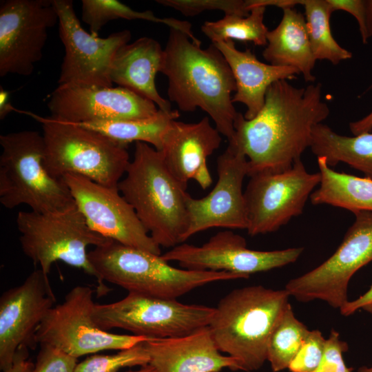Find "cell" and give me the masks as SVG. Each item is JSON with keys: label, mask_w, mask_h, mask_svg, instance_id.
Segmentation results:
<instances>
[{"label": "cell", "mask_w": 372, "mask_h": 372, "mask_svg": "<svg viewBox=\"0 0 372 372\" xmlns=\"http://www.w3.org/2000/svg\"><path fill=\"white\" fill-rule=\"evenodd\" d=\"M329 114L320 83L298 88L287 80L278 81L268 88L265 104L254 118L247 120L237 113L228 145L247 157L248 176L281 172L301 159L310 147L313 127Z\"/></svg>", "instance_id": "1"}, {"label": "cell", "mask_w": 372, "mask_h": 372, "mask_svg": "<svg viewBox=\"0 0 372 372\" xmlns=\"http://www.w3.org/2000/svg\"><path fill=\"white\" fill-rule=\"evenodd\" d=\"M185 33L169 28L161 72L168 79L167 95L180 110L205 112L229 141L238 112L232 101L236 81L222 53L212 43L201 48Z\"/></svg>", "instance_id": "2"}, {"label": "cell", "mask_w": 372, "mask_h": 372, "mask_svg": "<svg viewBox=\"0 0 372 372\" xmlns=\"http://www.w3.org/2000/svg\"><path fill=\"white\" fill-rule=\"evenodd\" d=\"M125 174L117 188L154 241L166 248L183 242L188 227L187 185L169 172L161 152L135 143Z\"/></svg>", "instance_id": "3"}, {"label": "cell", "mask_w": 372, "mask_h": 372, "mask_svg": "<svg viewBox=\"0 0 372 372\" xmlns=\"http://www.w3.org/2000/svg\"><path fill=\"white\" fill-rule=\"evenodd\" d=\"M289 296L285 289L262 285L236 289L224 296L209 324L218 350L237 360L240 370L260 369L267 360L269 338L289 304Z\"/></svg>", "instance_id": "4"}, {"label": "cell", "mask_w": 372, "mask_h": 372, "mask_svg": "<svg viewBox=\"0 0 372 372\" xmlns=\"http://www.w3.org/2000/svg\"><path fill=\"white\" fill-rule=\"evenodd\" d=\"M88 258L102 281L145 296L176 299L206 284L244 276L213 271L178 269L161 255L122 245L112 240L88 251Z\"/></svg>", "instance_id": "5"}, {"label": "cell", "mask_w": 372, "mask_h": 372, "mask_svg": "<svg viewBox=\"0 0 372 372\" xmlns=\"http://www.w3.org/2000/svg\"><path fill=\"white\" fill-rule=\"evenodd\" d=\"M43 127L44 165L54 178L67 174L85 177L117 187L130 163L127 147L81 125L22 112Z\"/></svg>", "instance_id": "6"}, {"label": "cell", "mask_w": 372, "mask_h": 372, "mask_svg": "<svg viewBox=\"0 0 372 372\" xmlns=\"http://www.w3.org/2000/svg\"><path fill=\"white\" fill-rule=\"evenodd\" d=\"M0 203L7 209L21 205L50 212L75 205L63 179L52 177L44 165L43 135L23 130L0 136Z\"/></svg>", "instance_id": "7"}, {"label": "cell", "mask_w": 372, "mask_h": 372, "mask_svg": "<svg viewBox=\"0 0 372 372\" xmlns=\"http://www.w3.org/2000/svg\"><path fill=\"white\" fill-rule=\"evenodd\" d=\"M16 221L23 252L45 273L62 261L95 278L99 297L109 291L90 262L87 248L110 239L94 231L76 205L50 212L20 211Z\"/></svg>", "instance_id": "8"}, {"label": "cell", "mask_w": 372, "mask_h": 372, "mask_svg": "<svg viewBox=\"0 0 372 372\" xmlns=\"http://www.w3.org/2000/svg\"><path fill=\"white\" fill-rule=\"evenodd\" d=\"M214 312V307L128 293L118 301L95 304L93 318L104 331L119 328L147 338H167L209 326Z\"/></svg>", "instance_id": "9"}, {"label": "cell", "mask_w": 372, "mask_h": 372, "mask_svg": "<svg viewBox=\"0 0 372 372\" xmlns=\"http://www.w3.org/2000/svg\"><path fill=\"white\" fill-rule=\"evenodd\" d=\"M94 293L88 286L73 287L40 323L36 342L51 345L78 358L105 350L128 349L148 339L112 333L99 328L93 318Z\"/></svg>", "instance_id": "10"}, {"label": "cell", "mask_w": 372, "mask_h": 372, "mask_svg": "<svg viewBox=\"0 0 372 372\" xmlns=\"http://www.w3.org/2000/svg\"><path fill=\"white\" fill-rule=\"evenodd\" d=\"M349 227L336 251L317 267L290 280L285 290L300 302L315 300L340 309L348 300L351 277L372 261V211L353 214Z\"/></svg>", "instance_id": "11"}, {"label": "cell", "mask_w": 372, "mask_h": 372, "mask_svg": "<svg viewBox=\"0 0 372 372\" xmlns=\"http://www.w3.org/2000/svg\"><path fill=\"white\" fill-rule=\"evenodd\" d=\"M244 196L249 236L278 230L302 214L305 204L320 182V172L309 173L301 159L278 173L251 175Z\"/></svg>", "instance_id": "12"}, {"label": "cell", "mask_w": 372, "mask_h": 372, "mask_svg": "<svg viewBox=\"0 0 372 372\" xmlns=\"http://www.w3.org/2000/svg\"><path fill=\"white\" fill-rule=\"evenodd\" d=\"M58 14L59 32L65 48L59 85L83 84L112 87L110 73L117 51L132 34L123 30L101 38L82 27L71 0H52Z\"/></svg>", "instance_id": "13"}, {"label": "cell", "mask_w": 372, "mask_h": 372, "mask_svg": "<svg viewBox=\"0 0 372 372\" xmlns=\"http://www.w3.org/2000/svg\"><path fill=\"white\" fill-rule=\"evenodd\" d=\"M52 0L0 3V76H30L43 57L49 29L58 23Z\"/></svg>", "instance_id": "14"}, {"label": "cell", "mask_w": 372, "mask_h": 372, "mask_svg": "<svg viewBox=\"0 0 372 372\" xmlns=\"http://www.w3.org/2000/svg\"><path fill=\"white\" fill-rule=\"evenodd\" d=\"M303 247L274 251L249 249L242 236L227 229L212 236L200 246L182 243L161 255L167 261H176L194 271H227L249 278L296 262Z\"/></svg>", "instance_id": "15"}, {"label": "cell", "mask_w": 372, "mask_h": 372, "mask_svg": "<svg viewBox=\"0 0 372 372\" xmlns=\"http://www.w3.org/2000/svg\"><path fill=\"white\" fill-rule=\"evenodd\" d=\"M62 179L94 231L122 245L161 255V247L149 236L117 187L105 186L75 174L65 175Z\"/></svg>", "instance_id": "16"}, {"label": "cell", "mask_w": 372, "mask_h": 372, "mask_svg": "<svg viewBox=\"0 0 372 372\" xmlns=\"http://www.w3.org/2000/svg\"><path fill=\"white\" fill-rule=\"evenodd\" d=\"M51 117L82 124L150 118L159 109L152 101L121 87L59 85L48 102Z\"/></svg>", "instance_id": "17"}, {"label": "cell", "mask_w": 372, "mask_h": 372, "mask_svg": "<svg viewBox=\"0 0 372 372\" xmlns=\"http://www.w3.org/2000/svg\"><path fill=\"white\" fill-rule=\"evenodd\" d=\"M217 182L202 198L186 197L188 227L183 242L212 227L246 229L247 212L242 183L248 176L247 157L228 145L217 158Z\"/></svg>", "instance_id": "18"}, {"label": "cell", "mask_w": 372, "mask_h": 372, "mask_svg": "<svg viewBox=\"0 0 372 372\" xmlns=\"http://www.w3.org/2000/svg\"><path fill=\"white\" fill-rule=\"evenodd\" d=\"M48 274L34 270L19 285L0 298V369L7 370L21 346L34 349L37 329L54 306Z\"/></svg>", "instance_id": "19"}, {"label": "cell", "mask_w": 372, "mask_h": 372, "mask_svg": "<svg viewBox=\"0 0 372 372\" xmlns=\"http://www.w3.org/2000/svg\"><path fill=\"white\" fill-rule=\"evenodd\" d=\"M221 141L220 132L211 125L209 117L192 123L173 120L163 136L160 152L177 180L185 185L194 180L206 189L212 183L207 160Z\"/></svg>", "instance_id": "20"}, {"label": "cell", "mask_w": 372, "mask_h": 372, "mask_svg": "<svg viewBox=\"0 0 372 372\" xmlns=\"http://www.w3.org/2000/svg\"><path fill=\"white\" fill-rule=\"evenodd\" d=\"M143 344L156 372H220L240 370L238 361L218 349L209 326L189 335L148 338Z\"/></svg>", "instance_id": "21"}, {"label": "cell", "mask_w": 372, "mask_h": 372, "mask_svg": "<svg viewBox=\"0 0 372 372\" xmlns=\"http://www.w3.org/2000/svg\"><path fill=\"white\" fill-rule=\"evenodd\" d=\"M227 61L236 81L233 103L244 104L247 120L254 118L262 108L267 91L273 83L292 80L300 72L296 68L266 64L259 61L250 49L238 50L232 40L213 43Z\"/></svg>", "instance_id": "22"}, {"label": "cell", "mask_w": 372, "mask_h": 372, "mask_svg": "<svg viewBox=\"0 0 372 372\" xmlns=\"http://www.w3.org/2000/svg\"><path fill=\"white\" fill-rule=\"evenodd\" d=\"M163 58L164 49L152 38L143 37L128 43L117 51L113 59L111 81L152 101L159 110L170 112V102L160 95L155 83Z\"/></svg>", "instance_id": "23"}, {"label": "cell", "mask_w": 372, "mask_h": 372, "mask_svg": "<svg viewBox=\"0 0 372 372\" xmlns=\"http://www.w3.org/2000/svg\"><path fill=\"white\" fill-rule=\"evenodd\" d=\"M282 18L267 36L262 56L269 64L292 67L307 82H313L316 59L312 52L305 17L294 8L282 9Z\"/></svg>", "instance_id": "24"}, {"label": "cell", "mask_w": 372, "mask_h": 372, "mask_svg": "<svg viewBox=\"0 0 372 372\" xmlns=\"http://www.w3.org/2000/svg\"><path fill=\"white\" fill-rule=\"evenodd\" d=\"M320 174L319 187L310 196L313 205H329L353 214L372 211V179L338 172L329 167L324 157H317Z\"/></svg>", "instance_id": "25"}, {"label": "cell", "mask_w": 372, "mask_h": 372, "mask_svg": "<svg viewBox=\"0 0 372 372\" xmlns=\"http://www.w3.org/2000/svg\"><path fill=\"white\" fill-rule=\"evenodd\" d=\"M310 148L317 157H324L329 167L344 163L372 179L371 132L348 136L319 123L313 129Z\"/></svg>", "instance_id": "26"}, {"label": "cell", "mask_w": 372, "mask_h": 372, "mask_svg": "<svg viewBox=\"0 0 372 372\" xmlns=\"http://www.w3.org/2000/svg\"><path fill=\"white\" fill-rule=\"evenodd\" d=\"M180 116L177 110L164 112L161 110L150 118L138 120L99 121L76 124L99 132L124 146L132 142H143L153 145L156 150L162 147L163 136L173 120Z\"/></svg>", "instance_id": "27"}, {"label": "cell", "mask_w": 372, "mask_h": 372, "mask_svg": "<svg viewBox=\"0 0 372 372\" xmlns=\"http://www.w3.org/2000/svg\"><path fill=\"white\" fill-rule=\"evenodd\" d=\"M144 20L160 23L187 34L194 43L200 41L192 30V24L174 18L157 17L150 10L136 11L116 0H83L82 20L88 25L90 33L98 37L109 21L116 19Z\"/></svg>", "instance_id": "28"}, {"label": "cell", "mask_w": 372, "mask_h": 372, "mask_svg": "<svg viewBox=\"0 0 372 372\" xmlns=\"http://www.w3.org/2000/svg\"><path fill=\"white\" fill-rule=\"evenodd\" d=\"M304 7L305 21L316 60H327L333 65L349 59L352 53L341 47L333 38L330 17L333 12L327 0H300Z\"/></svg>", "instance_id": "29"}, {"label": "cell", "mask_w": 372, "mask_h": 372, "mask_svg": "<svg viewBox=\"0 0 372 372\" xmlns=\"http://www.w3.org/2000/svg\"><path fill=\"white\" fill-rule=\"evenodd\" d=\"M265 10V6H256L251 8L247 17L225 14L218 21H205L201 31L212 43L234 39L265 46L267 44L269 32L264 23Z\"/></svg>", "instance_id": "30"}, {"label": "cell", "mask_w": 372, "mask_h": 372, "mask_svg": "<svg viewBox=\"0 0 372 372\" xmlns=\"http://www.w3.org/2000/svg\"><path fill=\"white\" fill-rule=\"evenodd\" d=\"M309 331L307 327L296 318L289 304L269 340L267 361L273 372L288 369Z\"/></svg>", "instance_id": "31"}, {"label": "cell", "mask_w": 372, "mask_h": 372, "mask_svg": "<svg viewBox=\"0 0 372 372\" xmlns=\"http://www.w3.org/2000/svg\"><path fill=\"white\" fill-rule=\"evenodd\" d=\"M149 356L143 341L110 355H93L78 363L74 372H118L126 367L145 366Z\"/></svg>", "instance_id": "32"}, {"label": "cell", "mask_w": 372, "mask_h": 372, "mask_svg": "<svg viewBox=\"0 0 372 372\" xmlns=\"http://www.w3.org/2000/svg\"><path fill=\"white\" fill-rule=\"evenodd\" d=\"M156 2L186 17L195 16L207 10H221L225 14L240 17H247L250 13L247 0H157Z\"/></svg>", "instance_id": "33"}, {"label": "cell", "mask_w": 372, "mask_h": 372, "mask_svg": "<svg viewBox=\"0 0 372 372\" xmlns=\"http://www.w3.org/2000/svg\"><path fill=\"white\" fill-rule=\"evenodd\" d=\"M325 339L318 330L309 331L298 352L288 366L290 372H313L318 366Z\"/></svg>", "instance_id": "34"}, {"label": "cell", "mask_w": 372, "mask_h": 372, "mask_svg": "<svg viewBox=\"0 0 372 372\" xmlns=\"http://www.w3.org/2000/svg\"><path fill=\"white\" fill-rule=\"evenodd\" d=\"M32 372H74L77 359L49 344H41Z\"/></svg>", "instance_id": "35"}, {"label": "cell", "mask_w": 372, "mask_h": 372, "mask_svg": "<svg viewBox=\"0 0 372 372\" xmlns=\"http://www.w3.org/2000/svg\"><path fill=\"white\" fill-rule=\"evenodd\" d=\"M348 349V344L340 338L339 333L332 330L324 347L321 361L313 372H352L343 360V353Z\"/></svg>", "instance_id": "36"}, {"label": "cell", "mask_w": 372, "mask_h": 372, "mask_svg": "<svg viewBox=\"0 0 372 372\" xmlns=\"http://www.w3.org/2000/svg\"><path fill=\"white\" fill-rule=\"evenodd\" d=\"M333 11L343 10L353 16L358 21L364 43L369 39L366 28L365 0H327Z\"/></svg>", "instance_id": "37"}, {"label": "cell", "mask_w": 372, "mask_h": 372, "mask_svg": "<svg viewBox=\"0 0 372 372\" xmlns=\"http://www.w3.org/2000/svg\"><path fill=\"white\" fill-rule=\"evenodd\" d=\"M360 309L372 314V285L363 295L354 300H349L340 311L342 315L348 316Z\"/></svg>", "instance_id": "38"}, {"label": "cell", "mask_w": 372, "mask_h": 372, "mask_svg": "<svg viewBox=\"0 0 372 372\" xmlns=\"http://www.w3.org/2000/svg\"><path fill=\"white\" fill-rule=\"evenodd\" d=\"M28 347H19L14 355L11 366L3 372H32L34 363L29 360Z\"/></svg>", "instance_id": "39"}, {"label": "cell", "mask_w": 372, "mask_h": 372, "mask_svg": "<svg viewBox=\"0 0 372 372\" xmlns=\"http://www.w3.org/2000/svg\"><path fill=\"white\" fill-rule=\"evenodd\" d=\"M349 128L353 135H359L372 131V111L362 118L350 123Z\"/></svg>", "instance_id": "40"}, {"label": "cell", "mask_w": 372, "mask_h": 372, "mask_svg": "<svg viewBox=\"0 0 372 372\" xmlns=\"http://www.w3.org/2000/svg\"><path fill=\"white\" fill-rule=\"evenodd\" d=\"M10 101V92L0 87V119H4L10 112L16 111Z\"/></svg>", "instance_id": "41"}, {"label": "cell", "mask_w": 372, "mask_h": 372, "mask_svg": "<svg viewBox=\"0 0 372 372\" xmlns=\"http://www.w3.org/2000/svg\"><path fill=\"white\" fill-rule=\"evenodd\" d=\"M366 28L368 38L372 36V0H365Z\"/></svg>", "instance_id": "42"}, {"label": "cell", "mask_w": 372, "mask_h": 372, "mask_svg": "<svg viewBox=\"0 0 372 372\" xmlns=\"http://www.w3.org/2000/svg\"><path fill=\"white\" fill-rule=\"evenodd\" d=\"M126 372H156L153 366L150 364H148L145 366L141 367V369L136 371H127Z\"/></svg>", "instance_id": "43"}, {"label": "cell", "mask_w": 372, "mask_h": 372, "mask_svg": "<svg viewBox=\"0 0 372 372\" xmlns=\"http://www.w3.org/2000/svg\"><path fill=\"white\" fill-rule=\"evenodd\" d=\"M358 372H372V366L371 367L362 366L359 369Z\"/></svg>", "instance_id": "44"}]
</instances>
